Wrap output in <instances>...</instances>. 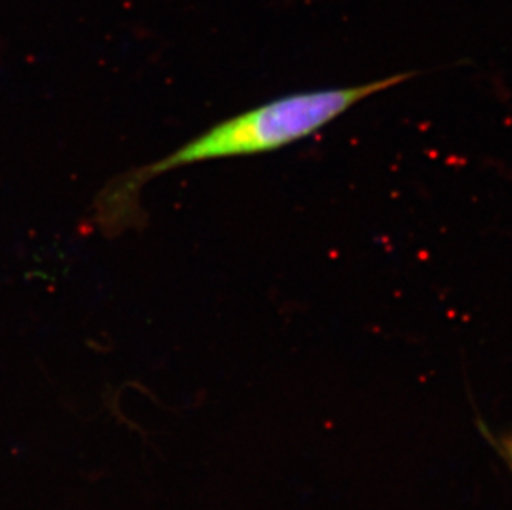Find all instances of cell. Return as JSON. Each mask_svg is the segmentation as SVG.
Returning a JSON list of instances; mask_svg holds the SVG:
<instances>
[{"mask_svg":"<svg viewBox=\"0 0 512 510\" xmlns=\"http://www.w3.org/2000/svg\"><path fill=\"white\" fill-rule=\"evenodd\" d=\"M415 75L398 73L357 87L292 93L219 121L165 158L113 179L97 198L95 219L103 229L123 231L133 217H140L141 188L156 176L189 164L282 150L315 135L352 106Z\"/></svg>","mask_w":512,"mask_h":510,"instance_id":"1","label":"cell"}]
</instances>
